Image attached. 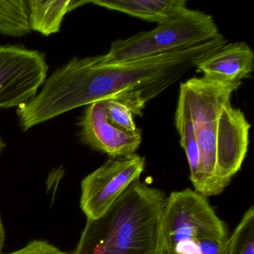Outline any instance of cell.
<instances>
[{"label": "cell", "instance_id": "8fae6325", "mask_svg": "<svg viewBox=\"0 0 254 254\" xmlns=\"http://www.w3.org/2000/svg\"><path fill=\"white\" fill-rule=\"evenodd\" d=\"M90 3V0H28L31 30L50 36L60 31L67 13Z\"/></svg>", "mask_w": 254, "mask_h": 254}, {"label": "cell", "instance_id": "52a82bcc", "mask_svg": "<svg viewBox=\"0 0 254 254\" xmlns=\"http://www.w3.org/2000/svg\"><path fill=\"white\" fill-rule=\"evenodd\" d=\"M145 158L136 154L110 158L81 181L80 205L87 219L102 216L135 181L140 178Z\"/></svg>", "mask_w": 254, "mask_h": 254}, {"label": "cell", "instance_id": "30bf717a", "mask_svg": "<svg viewBox=\"0 0 254 254\" xmlns=\"http://www.w3.org/2000/svg\"><path fill=\"white\" fill-rule=\"evenodd\" d=\"M90 3L157 23L188 8L185 0H90Z\"/></svg>", "mask_w": 254, "mask_h": 254}, {"label": "cell", "instance_id": "ba28073f", "mask_svg": "<svg viewBox=\"0 0 254 254\" xmlns=\"http://www.w3.org/2000/svg\"><path fill=\"white\" fill-rule=\"evenodd\" d=\"M80 137L86 145L120 158L136 154L142 142V131H126L114 126L108 115L105 101L87 105L79 123Z\"/></svg>", "mask_w": 254, "mask_h": 254}, {"label": "cell", "instance_id": "2e32d148", "mask_svg": "<svg viewBox=\"0 0 254 254\" xmlns=\"http://www.w3.org/2000/svg\"><path fill=\"white\" fill-rule=\"evenodd\" d=\"M0 254H72L62 251L47 241L34 240L13 252Z\"/></svg>", "mask_w": 254, "mask_h": 254}, {"label": "cell", "instance_id": "5b68a950", "mask_svg": "<svg viewBox=\"0 0 254 254\" xmlns=\"http://www.w3.org/2000/svg\"><path fill=\"white\" fill-rule=\"evenodd\" d=\"M219 35L212 15L187 8L184 12L157 23L153 30L114 41L109 52L102 55V59L105 63L145 59L202 44Z\"/></svg>", "mask_w": 254, "mask_h": 254}, {"label": "cell", "instance_id": "5bb4252c", "mask_svg": "<svg viewBox=\"0 0 254 254\" xmlns=\"http://www.w3.org/2000/svg\"><path fill=\"white\" fill-rule=\"evenodd\" d=\"M226 254H254V206L244 214L229 237Z\"/></svg>", "mask_w": 254, "mask_h": 254}, {"label": "cell", "instance_id": "9a60e30c", "mask_svg": "<svg viewBox=\"0 0 254 254\" xmlns=\"http://www.w3.org/2000/svg\"><path fill=\"white\" fill-rule=\"evenodd\" d=\"M105 101L108 117L114 126L126 131L134 132L138 130L130 110L115 100Z\"/></svg>", "mask_w": 254, "mask_h": 254}, {"label": "cell", "instance_id": "4fadbf2b", "mask_svg": "<svg viewBox=\"0 0 254 254\" xmlns=\"http://www.w3.org/2000/svg\"><path fill=\"white\" fill-rule=\"evenodd\" d=\"M26 0H0V35L21 37L31 32Z\"/></svg>", "mask_w": 254, "mask_h": 254}, {"label": "cell", "instance_id": "ac0fdd59", "mask_svg": "<svg viewBox=\"0 0 254 254\" xmlns=\"http://www.w3.org/2000/svg\"><path fill=\"white\" fill-rule=\"evenodd\" d=\"M5 147H6V145H5V142H4V141L2 140V137L0 136V155L2 154V152H3Z\"/></svg>", "mask_w": 254, "mask_h": 254}, {"label": "cell", "instance_id": "6da1fadb", "mask_svg": "<svg viewBox=\"0 0 254 254\" xmlns=\"http://www.w3.org/2000/svg\"><path fill=\"white\" fill-rule=\"evenodd\" d=\"M227 44L220 34L197 45L120 63H105L102 55L75 58L56 69L36 96L17 108L19 126L26 131L72 110L108 99L142 116L147 102Z\"/></svg>", "mask_w": 254, "mask_h": 254}, {"label": "cell", "instance_id": "7c38bea8", "mask_svg": "<svg viewBox=\"0 0 254 254\" xmlns=\"http://www.w3.org/2000/svg\"><path fill=\"white\" fill-rule=\"evenodd\" d=\"M175 124L181 136V145L187 155L191 184L197 178L199 165V148L194 133V123L190 107L184 96L179 93L175 114Z\"/></svg>", "mask_w": 254, "mask_h": 254}, {"label": "cell", "instance_id": "9c48e42d", "mask_svg": "<svg viewBox=\"0 0 254 254\" xmlns=\"http://www.w3.org/2000/svg\"><path fill=\"white\" fill-rule=\"evenodd\" d=\"M196 67L203 77L221 84H237L251 76L254 69V53L245 42L227 44Z\"/></svg>", "mask_w": 254, "mask_h": 254}, {"label": "cell", "instance_id": "3957f363", "mask_svg": "<svg viewBox=\"0 0 254 254\" xmlns=\"http://www.w3.org/2000/svg\"><path fill=\"white\" fill-rule=\"evenodd\" d=\"M163 236L164 254H226L230 235L206 197L185 189L167 197Z\"/></svg>", "mask_w": 254, "mask_h": 254}, {"label": "cell", "instance_id": "7a4b0ae2", "mask_svg": "<svg viewBox=\"0 0 254 254\" xmlns=\"http://www.w3.org/2000/svg\"><path fill=\"white\" fill-rule=\"evenodd\" d=\"M167 197L135 180L102 216L87 219L72 254H164Z\"/></svg>", "mask_w": 254, "mask_h": 254}, {"label": "cell", "instance_id": "e0dca14e", "mask_svg": "<svg viewBox=\"0 0 254 254\" xmlns=\"http://www.w3.org/2000/svg\"><path fill=\"white\" fill-rule=\"evenodd\" d=\"M5 227H4L3 222H2V217H1V215H0V254H2L4 244H5Z\"/></svg>", "mask_w": 254, "mask_h": 254}, {"label": "cell", "instance_id": "277c9868", "mask_svg": "<svg viewBox=\"0 0 254 254\" xmlns=\"http://www.w3.org/2000/svg\"><path fill=\"white\" fill-rule=\"evenodd\" d=\"M241 84H221L203 76L191 78L180 87L179 93L191 111L199 148L198 171L192 185L194 191L205 197L223 191L216 178L217 143L224 109Z\"/></svg>", "mask_w": 254, "mask_h": 254}, {"label": "cell", "instance_id": "8992f818", "mask_svg": "<svg viewBox=\"0 0 254 254\" xmlns=\"http://www.w3.org/2000/svg\"><path fill=\"white\" fill-rule=\"evenodd\" d=\"M44 53L19 45L0 46V109L32 100L47 78Z\"/></svg>", "mask_w": 254, "mask_h": 254}]
</instances>
